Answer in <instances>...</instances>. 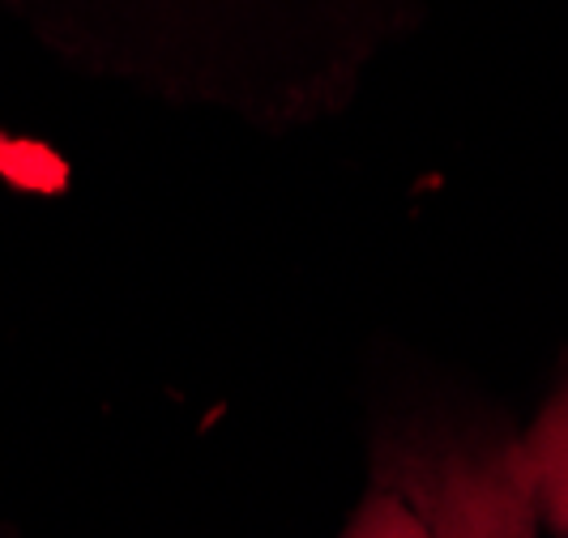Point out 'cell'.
I'll list each match as a JSON object with an SVG mask.
<instances>
[{
  "label": "cell",
  "mask_w": 568,
  "mask_h": 538,
  "mask_svg": "<svg viewBox=\"0 0 568 538\" xmlns=\"http://www.w3.org/2000/svg\"><path fill=\"white\" fill-rule=\"evenodd\" d=\"M466 479H470V496H475L487 538H530L535 512L526 505V496L517 491L505 454L487 457V461H466Z\"/></svg>",
  "instance_id": "2"
},
{
  "label": "cell",
  "mask_w": 568,
  "mask_h": 538,
  "mask_svg": "<svg viewBox=\"0 0 568 538\" xmlns=\"http://www.w3.org/2000/svg\"><path fill=\"white\" fill-rule=\"evenodd\" d=\"M342 538H436L424 512H415L402 496L376 491L364 509L351 517Z\"/></svg>",
  "instance_id": "4"
},
{
  "label": "cell",
  "mask_w": 568,
  "mask_h": 538,
  "mask_svg": "<svg viewBox=\"0 0 568 538\" xmlns=\"http://www.w3.org/2000/svg\"><path fill=\"white\" fill-rule=\"evenodd\" d=\"M427 526L436 538H487L470 483H466V466L454 461L436 475V487L427 491Z\"/></svg>",
  "instance_id": "3"
},
{
  "label": "cell",
  "mask_w": 568,
  "mask_h": 538,
  "mask_svg": "<svg viewBox=\"0 0 568 538\" xmlns=\"http://www.w3.org/2000/svg\"><path fill=\"white\" fill-rule=\"evenodd\" d=\"M517 491L551 535L568 538V376L547 397L530 432L505 454Z\"/></svg>",
  "instance_id": "1"
}]
</instances>
